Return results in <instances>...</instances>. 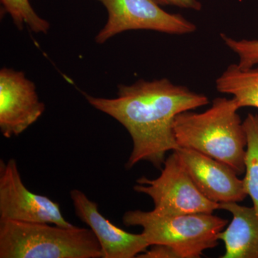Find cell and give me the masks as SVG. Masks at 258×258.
Returning <instances> with one entry per match:
<instances>
[{"label":"cell","mask_w":258,"mask_h":258,"mask_svg":"<svg viewBox=\"0 0 258 258\" xmlns=\"http://www.w3.org/2000/svg\"><path fill=\"white\" fill-rule=\"evenodd\" d=\"M247 138L243 179L244 189L252 199L258 216V114L249 113L243 122Z\"/></svg>","instance_id":"cell-13"},{"label":"cell","mask_w":258,"mask_h":258,"mask_svg":"<svg viewBox=\"0 0 258 258\" xmlns=\"http://www.w3.org/2000/svg\"><path fill=\"white\" fill-rule=\"evenodd\" d=\"M226 45L238 56L237 66L241 69H249L258 64V40H235L221 34Z\"/></svg>","instance_id":"cell-15"},{"label":"cell","mask_w":258,"mask_h":258,"mask_svg":"<svg viewBox=\"0 0 258 258\" xmlns=\"http://www.w3.org/2000/svg\"><path fill=\"white\" fill-rule=\"evenodd\" d=\"M108 13L106 25L96 35L103 44L111 37L128 30H153L183 35L196 31L197 26L182 15L164 11L155 0H97Z\"/></svg>","instance_id":"cell-6"},{"label":"cell","mask_w":258,"mask_h":258,"mask_svg":"<svg viewBox=\"0 0 258 258\" xmlns=\"http://www.w3.org/2000/svg\"><path fill=\"white\" fill-rule=\"evenodd\" d=\"M85 96L93 108L119 122L132 137L133 149L127 169L142 161L161 169L166 153L179 149L174 132L176 115L209 103L205 95L167 79L120 85L114 98Z\"/></svg>","instance_id":"cell-1"},{"label":"cell","mask_w":258,"mask_h":258,"mask_svg":"<svg viewBox=\"0 0 258 258\" xmlns=\"http://www.w3.org/2000/svg\"><path fill=\"white\" fill-rule=\"evenodd\" d=\"M122 220L128 227H142V233L151 246H169L180 258H199L204 251L215 248L219 235L228 223L212 214L164 215L153 210H129Z\"/></svg>","instance_id":"cell-4"},{"label":"cell","mask_w":258,"mask_h":258,"mask_svg":"<svg viewBox=\"0 0 258 258\" xmlns=\"http://www.w3.org/2000/svg\"><path fill=\"white\" fill-rule=\"evenodd\" d=\"M219 92L232 95L240 108H258V68L241 69L231 64L216 80Z\"/></svg>","instance_id":"cell-12"},{"label":"cell","mask_w":258,"mask_h":258,"mask_svg":"<svg viewBox=\"0 0 258 258\" xmlns=\"http://www.w3.org/2000/svg\"><path fill=\"white\" fill-rule=\"evenodd\" d=\"M0 220V258H103L91 229Z\"/></svg>","instance_id":"cell-3"},{"label":"cell","mask_w":258,"mask_h":258,"mask_svg":"<svg viewBox=\"0 0 258 258\" xmlns=\"http://www.w3.org/2000/svg\"><path fill=\"white\" fill-rule=\"evenodd\" d=\"M36 86L21 71H0V131L5 138L18 137L45 111Z\"/></svg>","instance_id":"cell-8"},{"label":"cell","mask_w":258,"mask_h":258,"mask_svg":"<svg viewBox=\"0 0 258 258\" xmlns=\"http://www.w3.org/2000/svg\"><path fill=\"white\" fill-rule=\"evenodd\" d=\"M76 216L87 225L101 245L103 258H134L150 244L143 234H133L112 224L100 213L98 204L79 189L70 192Z\"/></svg>","instance_id":"cell-10"},{"label":"cell","mask_w":258,"mask_h":258,"mask_svg":"<svg viewBox=\"0 0 258 258\" xmlns=\"http://www.w3.org/2000/svg\"><path fill=\"white\" fill-rule=\"evenodd\" d=\"M137 183L134 189L152 198L153 211L160 215L212 214L219 210V204L209 200L197 187L175 151L166 158L159 177H142Z\"/></svg>","instance_id":"cell-5"},{"label":"cell","mask_w":258,"mask_h":258,"mask_svg":"<svg viewBox=\"0 0 258 258\" xmlns=\"http://www.w3.org/2000/svg\"><path fill=\"white\" fill-rule=\"evenodd\" d=\"M219 210L230 212V225L219 235L225 252L222 258H258V216L252 208L237 203L219 204Z\"/></svg>","instance_id":"cell-11"},{"label":"cell","mask_w":258,"mask_h":258,"mask_svg":"<svg viewBox=\"0 0 258 258\" xmlns=\"http://www.w3.org/2000/svg\"><path fill=\"white\" fill-rule=\"evenodd\" d=\"M0 220L74 226L64 218L58 203L27 188L15 159L0 161Z\"/></svg>","instance_id":"cell-7"},{"label":"cell","mask_w":258,"mask_h":258,"mask_svg":"<svg viewBox=\"0 0 258 258\" xmlns=\"http://www.w3.org/2000/svg\"><path fill=\"white\" fill-rule=\"evenodd\" d=\"M232 98H217L203 113L191 111L176 115L174 132L179 148L193 149L230 166L240 176L245 171L247 138Z\"/></svg>","instance_id":"cell-2"},{"label":"cell","mask_w":258,"mask_h":258,"mask_svg":"<svg viewBox=\"0 0 258 258\" xmlns=\"http://www.w3.org/2000/svg\"><path fill=\"white\" fill-rule=\"evenodd\" d=\"M1 3L19 30H23L26 25L35 33L48 32L50 23L37 14L29 0H1Z\"/></svg>","instance_id":"cell-14"},{"label":"cell","mask_w":258,"mask_h":258,"mask_svg":"<svg viewBox=\"0 0 258 258\" xmlns=\"http://www.w3.org/2000/svg\"><path fill=\"white\" fill-rule=\"evenodd\" d=\"M175 152L193 182L209 200L217 204L240 203L247 196L243 180L230 166L193 149L179 148Z\"/></svg>","instance_id":"cell-9"},{"label":"cell","mask_w":258,"mask_h":258,"mask_svg":"<svg viewBox=\"0 0 258 258\" xmlns=\"http://www.w3.org/2000/svg\"><path fill=\"white\" fill-rule=\"evenodd\" d=\"M152 248L139 254V258H180L172 247L165 244H154Z\"/></svg>","instance_id":"cell-16"},{"label":"cell","mask_w":258,"mask_h":258,"mask_svg":"<svg viewBox=\"0 0 258 258\" xmlns=\"http://www.w3.org/2000/svg\"><path fill=\"white\" fill-rule=\"evenodd\" d=\"M160 5H171L184 9L199 11L202 9V5L198 0H155Z\"/></svg>","instance_id":"cell-17"}]
</instances>
